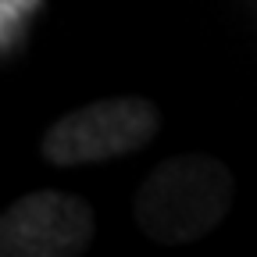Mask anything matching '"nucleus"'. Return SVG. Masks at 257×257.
Wrapping results in <instances>:
<instances>
[{"mask_svg": "<svg viewBox=\"0 0 257 257\" xmlns=\"http://www.w3.org/2000/svg\"><path fill=\"white\" fill-rule=\"evenodd\" d=\"M232 204V172L218 157L186 154L172 157L136 193V221L157 243H193L214 232Z\"/></svg>", "mask_w": 257, "mask_h": 257, "instance_id": "obj_1", "label": "nucleus"}, {"mask_svg": "<svg viewBox=\"0 0 257 257\" xmlns=\"http://www.w3.org/2000/svg\"><path fill=\"white\" fill-rule=\"evenodd\" d=\"M157 133V107L143 96H111L54 121L43 136V157L57 168L121 157Z\"/></svg>", "mask_w": 257, "mask_h": 257, "instance_id": "obj_2", "label": "nucleus"}, {"mask_svg": "<svg viewBox=\"0 0 257 257\" xmlns=\"http://www.w3.org/2000/svg\"><path fill=\"white\" fill-rule=\"evenodd\" d=\"M96 221L82 197L40 189L15 200L0 221L4 257H75L93 243Z\"/></svg>", "mask_w": 257, "mask_h": 257, "instance_id": "obj_3", "label": "nucleus"}]
</instances>
